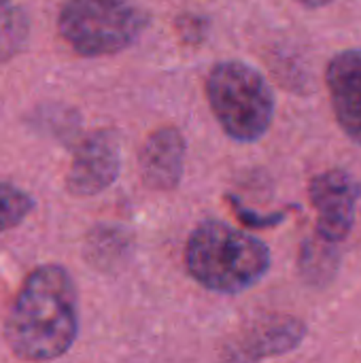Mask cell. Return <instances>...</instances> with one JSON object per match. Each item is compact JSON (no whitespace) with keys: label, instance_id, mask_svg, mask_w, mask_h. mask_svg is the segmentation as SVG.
<instances>
[{"label":"cell","instance_id":"5","mask_svg":"<svg viewBox=\"0 0 361 363\" xmlns=\"http://www.w3.org/2000/svg\"><path fill=\"white\" fill-rule=\"evenodd\" d=\"M309 191L317 211V234L330 242H343L355 223L357 181L345 170H326L311 181Z\"/></svg>","mask_w":361,"mask_h":363},{"label":"cell","instance_id":"9","mask_svg":"<svg viewBox=\"0 0 361 363\" xmlns=\"http://www.w3.org/2000/svg\"><path fill=\"white\" fill-rule=\"evenodd\" d=\"M306 334V328L302 321L294 317H268L260 321L247 338L240 342L236 353L232 357L236 359H264L272 355H283L291 349H296Z\"/></svg>","mask_w":361,"mask_h":363},{"label":"cell","instance_id":"3","mask_svg":"<svg viewBox=\"0 0 361 363\" xmlns=\"http://www.w3.org/2000/svg\"><path fill=\"white\" fill-rule=\"evenodd\" d=\"M206 98L223 132L238 143L262 138L272 123V89L245 62H219L206 79Z\"/></svg>","mask_w":361,"mask_h":363},{"label":"cell","instance_id":"8","mask_svg":"<svg viewBox=\"0 0 361 363\" xmlns=\"http://www.w3.org/2000/svg\"><path fill=\"white\" fill-rule=\"evenodd\" d=\"M185 166V140L172 125H164L149 134L140 153L138 168L147 187L170 191L179 185Z\"/></svg>","mask_w":361,"mask_h":363},{"label":"cell","instance_id":"12","mask_svg":"<svg viewBox=\"0 0 361 363\" xmlns=\"http://www.w3.org/2000/svg\"><path fill=\"white\" fill-rule=\"evenodd\" d=\"M330 245H336V242H330L326 238H321V249L317 247H304V255H302V268L306 270V277L315 279V277H326L328 274V266H334L336 268V255L330 253Z\"/></svg>","mask_w":361,"mask_h":363},{"label":"cell","instance_id":"2","mask_svg":"<svg viewBox=\"0 0 361 363\" xmlns=\"http://www.w3.org/2000/svg\"><path fill=\"white\" fill-rule=\"evenodd\" d=\"M270 249L249 232L223 221L200 223L185 245V268L196 283L215 294H240L270 270Z\"/></svg>","mask_w":361,"mask_h":363},{"label":"cell","instance_id":"6","mask_svg":"<svg viewBox=\"0 0 361 363\" xmlns=\"http://www.w3.org/2000/svg\"><path fill=\"white\" fill-rule=\"evenodd\" d=\"M121 168L119 143L109 130L89 134L74 151L66 177V189L72 196L87 198L115 183Z\"/></svg>","mask_w":361,"mask_h":363},{"label":"cell","instance_id":"7","mask_svg":"<svg viewBox=\"0 0 361 363\" xmlns=\"http://www.w3.org/2000/svg\"><path fill=\"white\" fill-rule=\"evenodd\" d=\"M326 81L340 128L361 147V49L336 53L328 64Z\"/></svg>","mask_w":361,"mask_h":363},{"label":"cell","instance_id":"4","mask_svg":"<svg viewBox=\"0 0 361 363\" xmlns=\"http://www.w3.org/2000/svg\"><path fill=\"white\" fill-rule=\"evenodd\" d=\"M147 21V13L128 0H66L57 30L74 53L102 57L136 43Z\"/></svg>","mask_w":361,"mask_h":363},{"label":"cell","instance_id":"1","mask_svg":"<svg viewBox=\"0 0 361 363\" xmlns=\"http://www.w3.org/2000/svg\"><path fill=\"white\" fill-rule=\"evenodd\" d=\"M2 334L17 359L51 362L66 355L79 334V298L68 270L57 264L34 268L9 306Z\"/></svg>","mask_w":361,"mask_h":363},{"label":"cell","instance_id":"15","mask_svg":"<svg viewBox=\"0 0 361 363\" xmlns=\"http://www.w3.org/2000/svg\"><path fill=\"white\" fill-rule=\"evenodd\" d=\"M6 2H9V0H0V6H2V4H6Z\"/></svg>","mask_w":361,"mask_h":363},{"label":"cell","instance_id":"11","mask_svg":"<svg viewBox=\"0 0 361 363\" xmlns=\"http://www.w3.org/2000/svg\"><path fill=\"white\" fill-rule=\"evenodd\" d=\"M34 211V198L26 189L0 181V234L17 228Z\"/></svg>","mask_w":361,"mask_h":363},{"label":"cell","instance_id":"13","mask_svg":"<svg viewBox=\"0 0 361 363\" xmlns=\"http://www.w3.org/2000/svg\"><path fill=\"white\" fill-rule=\"evenodd\" d=\"M234 208H236V215L238 219H243L249 228H266V225H272V223H279L283 221V213L281 215H268V217H260V215H249L247 208L238 202H234Z\"/></svg>","mask_w":361,"mask_h":363},{"label":"cell","instance_id":"10","mask_svg":"<svg viewBox=\"0 0 361 363\" xmlns=\"http://www.w3.org/2000/svg\"><path fill=\"white\" fill-rule=\"evenodd\" d=\"M30 34V23L26 13L15 4L0 6V64L15 57Z\"/></svg>","mask_w":361,"mask_h":363},{"label":"cell","instance_id":"14","mask_svg":"<svg viewBox=\"0 0 361 363\" xmlns=\"http://www.w3.org/2000/svg\"><path fill=\"white\" fill-rule=\"evenodd\" d=\"M298 2L304 4V6L317 9V6H326V4H330V2H334V0H298Z\"/></svg>","mask_w":361,"mask_h":363}]
</instances>
